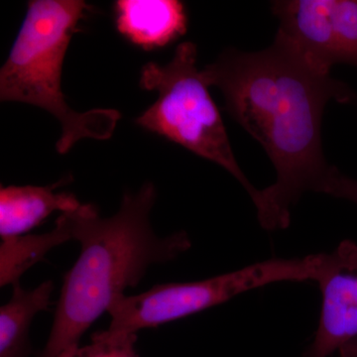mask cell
<instances>
[{
	"mask_svg": "<svg viewBox=\"0 0 357 357\" xmlns=\"http://www.w3.org/2000/svg\"><path fill=\"white\" fill-rule=\"evenodd\" d=\"M203 73L222 91L225 109L262 145L276 171L273 185L255 204L262 229H287L291 208L306 192H319L331 165L321 145L326 103H351L354 89L312 69L275 39L259 52L229 49Z\"/></svg>",
	"mask_w": 357,
	"mask_h": 357,
	"instance_id": "1",
	"label": "cell"
},
{
	"mask_svg": "<svg viewBox=\"0 0 357 357\" xmlns=\"http://www.w3.org/2000/svg\"><path fill=\"white\" fill-rule=\"evenodd\" d=\"M156 188L146 183L126 192L121 208L103 218L93 204L65 213L81 255L65 274L48 342L39 357H59L79 347L82 335L128 287H136L151 265L172 261L192 248L185 231L154 234L150 213Z\"/></svg>",
	"mask_w": 357,
	"mask_h": 357,
	"instance_id": "2",
	"label": "cell"
},
{
	"mask_svg": "<svg viewBox=\"0 0 357 357\" xmlns=\"http://www.w3.org/2000/svg\"><path fill=\"white\" fill-rule=\"evenodd\" d=\"M82 0H32L10 54L0 70V100L35 105L60 122L57 151L84 138L107 140L121 114L112 109H70L62 88L63 63L77 24L88 11Z\"/></svg>",
	"mask_w": 357,
	"mask_h": 357,
	"instance_id": "3",
	"label": "cell"
},
{
	"mask_svg": "<svg viewBox=\"0 0 357 357\" xmlns=\"http://www.w3.org/2000/svg\"><path fill=\"white\" fill-rule=\"evenodd\" d=\"M197 46L183 42L167 65L150 62L141 70V88L158 93V100L136 119L150 132L173 141L231 174L252 202L259 190L237 164L222 115L202 70L197 67Z\"/></svg>",
	"mask_w": 357,
	"mask_h": 357,
	"instance_id": "4",
	"label": "cell"
},
{
	"mask_svg": "<svg viewBox=\"0 0 357 357\" xmlns=\"http://www.w3.org/2000/svg\"><path fill=\"white\" fill-rule=\"evenodd\" d=\"M330 253L272 258L206 280L155 285L139 295L119 294L110 303L105 337L136 333L191 316L255 289L282 282H318L330 266Z\"/></svg>",
	"mask_w": 357,
	"mask_h": 357,
	"instance_id": "5",
	"label": "cell"
},
{
	"mask_svg": "<svg viewBox=\"0 0 357 357\" xmlns=\"http://www.w3.org/2000/svg\"><path fill=\"white\" fill-rule=\"evenodd\" d=\"M272 11L280 22L275 39L312 69L357 68V0H281Z\"/></svg>",
	"mask_w": 357,
	"mask_h": 357,
	"instance_id": "6",
	"label": "cell"
},
{
	"mask_svg": "<svg viewBox=\"0 0 357 357\" xmlns=\"http://www.w3.org/2000/svg\"><path fill=\"white\" fill-rule=\"evenodd\" d=\"M337 263L317 283L321 293V317L304 357H328L357 338V245H338Z\"/></svg>",
	"mask_w": 357,
	"mask_h": 357,
	"instance_id": "7",
	"label": "cell"
},
{
	"mask_svg": "<svg viewBox=\"0 0 357 357\" xmlns=\"http://www.w3.org/2000/svg\"><path fill=\"white\" fill-rule=\"evenodd\" d=\"M116 27L131 43L152 50L187 32V14L177 0H119Z\"/></svg>",
	"mask_w": 357,
	"mask_h": 357,
	"instance_id": "8",
	"label": "cell"
},
{
	"mask_svg": "<svg viewBox=\"0 0 357 357\" xmlns=\"http://www.w3.org/2000/svg\"><path fill=\"white\" fill-rule=\"evenodd\" d=\"M47 187L9 185L0 190V236H22L40 225L54 211L63 213L79 210L82 204L70 192H55L59 185Z\"/></svg>",
	"mask_w": 357,
	"mask_h": 357,
	"instance_id": "9",
	"label": "cell"
},
{
	"mask_svg": "<svg viewBox=\"0 0 357 357\" xmlns=\"http://www.w3.org/2000/svg\"><path fill=\"white\" fill-rule=\"evenodd\" d=\"M11 299L0 307V357H29L31 344L29 328L39 312L48 310L54 290L47 281L33 290L14 284Z\"/></svg>",
	"mask_w": 357,
	"mask_h": 357,
	"instance_id": "10",
	"label": "cell"
},
{
	"mask_svg": "<svg viewBox=\"0 0 357 357\" xmlns=\"http://www.w3.org/2000/svg\"><path fill=\"white\" fill-rule=\"evenodd\" d=\"M67 215L62 213L56 220L55 229L39 236H20L2 239L0 246V285H14L35 263L43 260L50 249L72 241Z\"/></svg>",
	"mask_w": 357,
	"mask_h": 357,
	"instance_id": "11",
	"label": "cell"
},
{
	"mask_svg": "<svg viewBox=\"0 0 357 357\" xmlns=\"http://www.w3.org/2000/svg\"><path fill=\"white\" fill-rule=\"evenodd\" d=\"M136 340V333L109 337L96 332L91 335V344L75 347L59 357H138L134 347Z\"/></svg>",
	"mask_w": 357,
	"mask_h": 357,
	"instance_id": "12",
	"label": "cell"
},
{
	"mask_svg": "<svg viewBox=\"0 0 357 357\" xmlns=\"http://www.w3.org/2000/svg\"><path fill=\"white\" fill-rule=\"evenodd\" d=\"M318 192L357 204V180L344 175L337 167L332 166Z\"/></svg>",
	"mask_w": 357,
	"mask_h": 357,
	"instance_id": "13",
	"label": "cell"
},
{
	"mask_svg": "<svg viewBox=\"0 0 357 357\" xmlns=\"http://www.w3.org/2000/svg\"><path fill=\"white\" fill-rule=\"evenodd\" d=\"M340 352L342 357H357V338L344 347Z\"/></svg>",
	"mask_w": 357,
	"mask_h": 357,
	"instance_id": "14",
	"label": "cell"
}]
</instances>
